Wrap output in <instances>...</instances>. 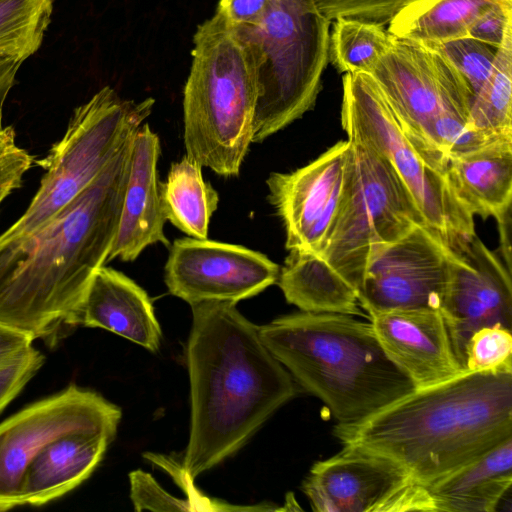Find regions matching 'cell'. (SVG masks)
<instances>
[{"instance_id":"cell-1","label":"cell","mask_w":512,"mask_h":512,"mask_svg":"<svg viewBox=\"0 0 512 512\" xmlns=\"http://www.w3.org/2000/svg\"><path fill=\"white\" fill-rule=\"evenodd\" d=\"M134 134L49 222L0 245L1 325L46 341L78 325L86 291L117 235Z\"/></svg>"},{"instance_id":"cell-2","label":"cell","mask_w":512,"mask_h":512,"mask_svg":"<svg viewBox=\"0 0 512 512\" xmlns=\"http://www.w3.org/2000/svg\"><path fill=\"white\" fill-rule=\"evenodd\" d=\"M191 309L190 433L182 467L194 479L244 446L297 388L235 303L204 301Z\"/></svg>"},{"instance_id":"cell-3","label":"cell","mask_w":512,"mask_h":512,"mask_svg":"<svg viewBox=\"0 0 512 512\" xmlns=\"http://www.w3.org/2000/svg\"><path fill=\"white\" fill-rule=\"evenodd\" d=\"M333 434L427 486L512 438V370L464 372L415 389L362 421L337 423Z\"/></svg>"},{"instance_id":"cell-4","label":"cell","mask_w":512,"mask_h":512,"mask_svg":"<svg viewBox=\"0 0 512 512\" xmlns=\"http://www.w3.org/2000/svg\"><path fill=\"white\" fill-rule=\"evenodd\" d=\"M295 382L339 424L362 421L415 390L386 355L370 322L339 313L297 312L259 327Z\"/></svg>"},{"instance_id":"cell-5","label":"cell","mask_w":512,"mask_h":512,"mask_svg":"<svg viewBox=\"0 0 512 512\" xmlns=\"http://www.w3.org/2000/svg\"><path fill=\"white\" fill-rule=\"evenodd\" d=\"M183 91L186 156L223 177L237 176L253 143L258 84L252 58L218 13L193 37Z\"/></svg>"},{"instance_id":"cell-6","label":"cell","mask_w":512,"mask_h":512,"mask_svg":"<svg viewBox=\"0 0 512 512\" xmlns=\"http://www.w3.org/2000/svg\"><path fill=\"white\" fill-rule=\"evenodd\" d=\"M330 24L314 0H269L257 23L231 26L257 76L253 142L313 108L329 60Z\"/></svg>"},{"instance_id":"cell-7","label":"cell","mask_w":512,"mask_h":512,"mask_svg":"<svg viewBox=\"0 0 512 512\" xmlns=\"http://www.w3.org/2000/svg\"><path fill=\"white\" fill-rule=\"evenodd\" d=\"M341 124L348 140L385 158L408 188L426 225L452 251L475 235L474 217L451 189L448 158L403 126L369 73L342 78Z\"/></svg>"},{"instance_id":"cell-8","label":"cell","mask_w":512,"mask_h":512,"mask_svg":"<svg viewBox=\"0 0 512 512\" xmlns=\"http://www.w3.org/2000/svg\"><path fill=\"white\" fill-rule=\"evenodd\" d=\"M155 100L123 99L110 86L74 109L62 138L36 164L45 170L25 212L0 234V245L41 228L80 194L145 123Z\"/></svg>"},{"instance_id":"cell-9","label":"cell","mask_w":512,"mask_h":512,"mask_svg":"<svg viewBox=\"0 0 512 512\" xmlns=\"http://www.w3.org/2000/svg\"><path fill=\"white\" fill-rule=\"evenodd\" d=\"M348 142L340 201L317 255L358 292L371 258L426 223L392 165L369 146Z\"/></svg>"},{"instance_id":"cell-10","label":"cell","mask_w":512,"mask_h":512,"mask_svg":"<svg viewBox=\"0 0 512 512\" xmlns=\"http://www.w3.org/2000/svg\"><path fill=\"white\" fill-rule=\"evenodd\" d=\"M369 74L403 126L431 146L440 115L470 119L473 96L466 81L443 56L419 42L393 36Z\"/></svg>"},{"instance_id":"cell-11","label":"cell","mask_w":512,"mask_h":512,"mask_svg":"<svg viewBox=\"0 0 512 512\" xmlns=\"http://www.w3.org/2000/svg\"><path fill=\"white\" fill-rule=\"evenodd\" d=\"M314 463L302 491L317 512L435 511L425 485L378 454L352 447Z\"/></svg>"},{"instance_id":"cell-12","label":"cell","mask_w":512,"mask_h":512,"mask_svg":"<svg viewBox=\"0 0 512 512\" xmlns=\"http://www.w3.org/2000/svg\"><path fill=\"white\" fill-rule=\"evenodd\" d=\"M121 410L98 393L71 384L0 423V511L20 505L30 460L51 440L78 430L116 435Z\"/></svg>"},{"instance_id":"cell-13","label":"cell","mask_w":512,"mask_h":512,"mask_svg":"<svg viewBox=\"0 0 512 512\" xmlns=\"http://www.w3.org/2000/svg\"><path fill=\"white\" fill-rule=\"evenodd\" d=\"M450 249L426 225L414 227L369 261L358 291L368 315L395 309L440 310Z\"/></svg>"},{"instance_id":"cell-14","label":"cell","mask_w":512,"mask_h":512,"mask_svg":"<svg viewBox=\"0 0 512 512\" xmlns=\"http://www.w3.org/2000/svg\"><path fill=\"white\" fill-rule=\"evenodd\" d=\"M278 264L240 245L182 238L175 240L164 269L170 294L190 306L204 301H238L275 284Z\"/></svg>"},{"instance_id":"cell-15","label":"cell","mask_w":512,"mask_h":512,"mask_svg":"<svg viewBox=\"0 0 512 512\" xmlns=\"http://www.w3.org/2000/svg\"><path fill=\"white\" fill-rule=\"evenodd\" d=\"M439 311L464 370L466 345L476 330L488 326L512 330L511 271L477 235L459 250H450Z\"/></svg>"},{"instance_id":"cell-16","label":"cell","mask_w":512,"mask_h":512,"mask_svg":"<svg viewBox=\"0 0 512 512\" xmlns=\"http://www.w3.org/2000/svg\"><path fill=\"white\" fill-rule=\"evenodd\" d=\"M348 149L341 140L306 166L268 177V200L284 226L287 250L319 253L340 201Z\"/></svg>"},{"instance_id":"cell-17","label":"cell","mask_w":512,"mask_h":512,"mask_svg":"<svg viewBox=\"0 0 512 512\" xmlns=\"http://www.w3.org/2000/svg\"><path fill=\"white\" fill-rule=\"evenodd\" d=\"M369 317L386 355L409 377L415 389L430 387L466 372L455 356L440 311L395 309Z\"/></svg>"},{"instance_id":"cell-18","label":"cell","mask_w":512,"mask_h":512,"mask_svg":"<svg viewBox=\"0 0 512 512\" xmlns=\"http://www.w3.org/2000/svg\"><path fill=\"white\" fill-rule=\"evenodd\" d=\"M160 141L147 123L133 136L129 177L125 189L117 235L108 261H134L153 244L169 246L164 233L163 211L157 164Z\"/></svg>"},{"instance_id":"cell-19","label":"cell","mask_w":512,"mask_h":512,"mask_svg":"<svg viewBox=\"0 0 512 512\" xmlns=\"http://www.w3.org/2000/svg\"><path fill=\"white\" fill-rule=\"evenodd\" d=\"M77 324L111 331L151 352L161 343V328L146 291L110 267L102 266L94 275Z\"/></svg>"},{"instance_id":"cell-20","label":"cell","mask_w":512,"mask_h":512,"mask_svg":"<svg viewBox=\"0 0 512 512\" xmlns=\"http://www.w3.org/2000/svg\"><path fill=\"white\" fill-rule=\"evenodd\" d=\"M114 437L78 430L48 442L24 470L20 505L41 506L76 488L92 474Z\"/></svg>"},{"instance_id":"cell-21","label":"cell","mask_w":512,"mask_h":512,"mask_svg":"<svg viewBox=\"0 0 512 512\" xmlns=\"http://www.w3.org/2000/svg\"><path fill=\"white\" fill-rule=\"evenodd\" d=\"M511 486L512 438L426 487L435 511L496 512Z\"/></svg>"},{"instance_id":"cell-22","label":"cell","mask_w":512,"mask_h":512,"mask_svg":"<svg viewBox=\"0 0 512 512\" xmlns=\"http://www.w3.org/2000/svg\"><path fill=\"white\" fill-rule=\"evenodd\" d=\"M446 175L458 201L473 217L499 219L512 203V140L448 158Z\"/></svg>"},{"instance_id":"cell-23","label":"cell","mask_w":512,"mask_h":512,"mask_svg":"<svg viewBox=\"0 0 512 512\" xmlns=\"http://www.w3.org/2000/svg\"><path fill=\"white\" fill-rule=\"evenodd\" d=\"M276 283L300 311L362 315L357 290L315 253L290 250Z\"/></svg>"},{"instance_id":"cell-24","label":"cell","mask_w":512,"mask_h":512,"mask_svg":"<svg viewBox=\"0 0 512 512\" xmlns=\"http://www.w3.org/2000/svg\"><path fill=\"white\" fill-rule=\"evenodd\" d=\"M160 193L166 221L191 238L207 239L219 196L204 180L199 163L186 155L172 163Z\"/></svg>"},{"instance_id":"cell-25","label":"cell","mask_w":512,"mask_h":512,"mask_svg":"<svg viewBox=\"0 0 512 512\" xmlns=\"http://www.w3.org/2000/svg\"><path fill=\"white\" fill-rule=\"evenodd\" d=\"M506 1L511 0H420L401 10L387 30L422 44L466 37L469 26L486 8Z\"/></svg>"},{"instance_id":"cell-26","label":"cell","mask_w":512,"mask_h":512,"mask_svg":"<svg viewBox=\"0 0 512 512\" xmlns=\"http://www.w3.org/2000/svg\"><path fill=\"white\" fill-rule=\"evenodd\" d=\"M470 122L490 137L512 140V28L496 50L488 78L472 99Z\"/></svg>"},{"instance_id":"cell-27","label":"cell","mask_w":512,"mask_h":512,"mask_svg":"<svg viewBox=\"0 0 512 512\" xmlns=\"http://www.w3.org/2000/svg\"><path fill=\"white\" fill-rule=\"evenodd\" d=\"M329 35V60L338 72L370 73L389 48L392 35L381 25L337 18Z\"/></svg>"},{"instance_id":"cell-28","label":"cell","mask_w":512,"mask_h":512,"mask_svg":"<svg viewBox=\"0 0 512 512\" xmlns=\"http://www.w3.org/2000/svg\"><path fill=\"white\" fill-rule=\"evenodd\" d=\"M55 0H0V56L23 62L41 46Z\"/></svg>"},{"instance_id":"cell-29","label":"cell","mask_w":512,"mask_h":512,"mask_svg":"<svg viewBox=\"0 0 512 512\" xmlns=\"http://www.w3.org/2000/svg\"><path fill=\"white\" fill-rule=\"evenodd\" d=\"M130 498L136 511H267V506H234L207 497L178 499L167 493L148 473L134 470L129 474Z\"/></svg>"},{"instance_id":"cell-30","label":"cell","mask_w":512,"mask_h":512,"mask_svg":"<svg viewBox=\"0 0 512 512\" xmlns=\"http://www.w3.org/2000/svg\"><path fill=\"white\" fill-rule=\"evenodd\" d=\"M423 45L443 56L461 74L473 97L488 78L497 50L469 37Z\"/></svg>"},{"instance_id":"cell-31","label":"cell","mask_w":512,"mask_h":512,"mask_svg":"<svg viewBox=\"0 0 512 512\" xmlns=\"http://www.w3.org/2000/svg\"><path fill=\"white\" fill-rule=\"evenodd\" d=\"M465 370H512V330L500 326L476 330L466 345Z\"/></svg>"},{"instance_id":"cell-32","label":"cell","mask_w":512,"mask_h":512,"mask_svg":"<svg viewBox=\"0 0 512 512\" xmlns=\"http://www.w3.org/2000/svg\"><path fill=\"white\" fill-rule=\"evenodd\" d=\"M321 13L329 20L354 18L388 26L404 8L420 0H314Z\"/></svg>"},{"instance_id":"cell-33","label":"cell","mask_w":512,"mask_h":512,"mask_svg":"<svg viewBox=\"0 0 512 512\" xmlns=\"http://www.w3.org/2000/svg\"><path fill=\"white\" fill-rule=\"evenodd\" d=\"M34 164V157L17 144L13 126H0V207L22 186L24 175Z\"/></svg>"},{"instance_id":"cell-34","label":"cell","mask_w":512,"mask_h":512,"mask_svg":"<svg viewBox=\"0 0 512 512\" xmlns=\"http://www.w3.org/2000/svg\"><path fill=\"white\" fill-rule=\"evenodd\" d=\"M44 363V356L32 345L0 368V412L32 379Z\"/></svg>"},{"instance_id":"cell-35","label":"cell","mask_w":512,"mask_h":512,"mask_svg":"<svg viewBox=\"0 0 512 512\" xmlns=\"http://www.w3.org/2000/svg\"><path fill=\"white\" fill-rule=\"evenodd\" d=\"M512 28V0L486 8L469 26L467 36L497 49Z\"/></svg>"},{"instance_id":"cell-36","label":"cell","mask_w":512,"mask_h":512,"mask_svg":"<svg viewBox=\"0 0 512 512\" xmlns=\"http://www.w3.org/2000/svg\"><path fill=\"white\" fill-rule=\"evenodd\" d=\"M269 0H219L216 13L232 27L257 23Z\"/></svg>"},{"instance_id":"cell-37","label":"cell","mask_w":512,"mask_h":512,"mask_svg":"<svg viewBox=\"0 0 512 512\" xmlns=\"http://www.w3.org/2000/svg\"><path fill=\"white\" fill-rule=\"evenodd\" d=\"M33 341L28 335L0 324V368L30 347Z\"/></svg>"},{"instance_id":"cell-38","label":"cell","mask_w":512,"mask_h":512,"mask_svg":"<svg viewBox=\"0 0 512 512\" xmlns=\"http://www.w3.org/2000/svg\"><path fill=\"white\" fill-rule=\"evenodd\" d=\"M21 63L16 58L0 56V105L14 85Z\"/></svg>"},{"instance_id":"cell-39","label":"cell","mask_w":512,"mask_h":512,"mask_svg":"<svg viewBox=\"0 0 512 512\" xmlns=\"http://www.w3.org/2000/svg\"><path fill=\"white\" fill-rule=\"evenodd\" d=\"M500 236V250L505 266L511 271V209L496 220Z\"/></svg>"}]
</instances>
